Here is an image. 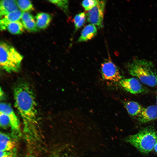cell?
I'll list each match as a JSON object with an SVG mask.
<instances>
[{"instance_id": "obj_1", "label": "cell", "mask_w": 157, "mask_h": 157, "mask_svg": "<svg viewBox=\"0 0 157 157\" xmlns=\"http://www.w3.org/2000/svg\"><path fill=\"white\" fill-rule=\"evenodd\" d=\"M15 105L20 115L26 128L37 124V104L35 94L30 86L22 82L14 90Z\"/></svg>"}, {"instance_id": "obj_2", "label": "cell", "mask_w": 157, "mask_h": 157, "mask_svg": "<svg viewBox=\"0 0 157 157\" xmlns=\"http://www.w3.org/2000/svg\"><path fill=\"white\" fill-rule=\"evenodd\" d=\"M127 68L130 74L142 83L152 87L157 86V72L151 61L134 59L128 64Z\"/></svg>"}, {"instance_id": "obj_3", "label": "cell", "mask_w": 157, "mask_h": 157, "mask_svg": "<svg viewBox=\"0 0 157 157\" xmlns=\"http://www.w3.org/2000/svg\"><path fill=\"white\" fill-rule=\"evenodd\" d=\"M126 140L141 152L148 153L154 149L157 142V132L153 128H145Z\"/></svg>"}, {"instance_id": "obj_4", "label": "cell", "mask_w": 157, "mask_h": 157, "mask_svg": "<svg viewBox=\"0 0 157 157\" xmlns=\"http://www.w3.org/2000/svg\"><path fill=\"white\" fill-rule=\"evenodd\" d=\"M23 58V56L11 45L3 41L0 42V65L6 72H18Z\"/></svg>"}, {"instance_id": "obj_5", "label": "cell", "mask_w": 157, "mask_h": 157, "mask_svg": "<svg viewBox=\"0 0 157 157\" xmlns=\"http://www.w3.org/2000/svg\"><path fill=\"white\" fill-rule=\"evenodd\" d=\"M101 70L102 77L105 80L116 82L121 80L118 67L110 59H106L101 64Z\"/></svg>"}, {"instance_id": "obj_6", "label": "cell", "mask_w": 157, "mask_h": 157, "mask_svg": "<svg viewBox=\"0 0 157 157\" xmlns=\"http://www.w3.org/2000/svg\"><path fill=\"white\" fill-rule=\"evenodd\" d=\"M106 2L99 1L98 3L89 10L86 15L88 21L91 24L95 25L99 28L103 26V19Z\"/></svg>"}, {"instance_id": "obj_7", "label": "cell", "mask_w": 157, "mask_h": 157, "mask_svg": "<svg viewBox=\"0 0 157 157\" xmlns=\"http://www.w3.org/2000/svg\"><path fill=\"white\" fill-rule=\"evenodd\" d=\"M0 112L5 114L8 116L9 119L10 126L12 130L15 133H19V122L10 106L5 103H1Z\"/></svg>"}, {"instance_id": "obj_8", "label": "cell", "mask_w": 157, "mask_h": 157, "mask_svg": "<svg viewBox=\"0 0 157 157\" xmlns=\"http://www.w3.org/2000/svg\"><path fill=\"white\" fill-rule=\"evenodd\" d=\"M119 83L125 90L131 94L140 93L146 91L145 88L138 80L134 78L121 79Z\"/></svg>"}, {"instance_id": "obj_9", "label": "cell", "mask_w": 157, "mask_h": 157, "mask_svg": "<svg viewBox=\"0 0 157 157\" xmlns=\"http://www.w3.org/2000/svg\"><path fill=\"white\" fill-rule=\"evenodd\" d=\"M157 119V106L151 105L143 109L138 116V120L141 123H145Z\"/></svg>"}, {"instance_id": "obj_10", "label": "cell", "mask_w": 157, "mask_h": 157, "mask_svg": "<svg viewBox=\"0 0 157 157\" xmlns=\"http://www.w3.org/2000/svg\"><path fill=\"white\" fill-rule=\"evenodd\" d=\"M24 12L18 10L11 12L6 15L0 21V28L1 31L5 30L8 25L10 23L19 21L22 18Z\"/></svg>"}, {"instance_id": "obj_11", "label": "cell", "mask_w": 157, "mask_h": 157, "mask_svg": "<svg viewBox=\"0 0 157 157\" xmlns=\"http://www.w3.org/2000/svg\"><path fill=\"white\" fill-rule=\"evenodd\" d=\"M15 143L13 140L7 134L0 132V151H14Z\"/></svg>"}, {"instance_id": "obj_12", "label": "cell", "mask_w": 157, "mask_h": 157, "mask_svg": "<svg viewBox=\"0 0 157 157\" xmlns=\"http://www.w3.org/2000/svg\"><path fill=\"white\" fill-rule=\"evenodd\" d=\"M18 9L16 0H1L0 1V17L18 10Z\"/></svg>"}, {"instance_id": "obj_13", "label": "cell", "mask_w": 157, "mask_h": 157, "mask_svg": "<svg viewBox=\"0 0 157 157\" xmlns=\"http://www.w3.org/2000/svg\"><path fill=\"white\" fill-rule=\"evenodd\" d=\"M97 33V28L96 26L92 24H88L83 29L78 42H84L90 40L96 35Z\"/></svg>"}, {"instance_id": "obj_14", "label": "cell", "mask_w": 157, "mask_h": 157, "mask_svg": "<svg viewBox=\"0 0 157 157\" xmlns=\"http://www.w3.org/2000/svg\"><path fill=\"white\" fill-rule=\"evenodd\" d=\"M21 19L24 27L26 30L31 32H36L38 31L34 18L29 13L24 12Z\"/></svg>"}, {"instance_id": "obj_15", "label": "cell", "mask_w": 157, "mask_h": 157, "mask_svg": "<svg viewBox=\"0 0 157 157\" xmlns=\"http://www.w3.org/2000/svg\"><path fill=\"white\" fill-rule=\"evenodd\" d=\"M35 17L37 27L42 29H45L48 26L52 19L50 15L44 12L38 13Z\"/></svg>"}, {"instance_id": "obj_16", "label": "cell", "mask_w": 157, "mask_h": 157, "mask_svg": "<svg viewBox=\"0 0 157 157\" xmlns=\"http://www.w3.org/2000/svg\"><path fill=\"white\" fill-rule=\"evenodd\" d=\"M124 104L128 113L133 116H138L143 109L139 104L133 101H124Z\"/></svg>"}, {"instance_id": "obj_17", "label": "cell", "mask_w": 157, "mask_h": 157, "mask_svg": "<svg viewBox=\"0 0 157 157\" xmlns=\"http://www.w3.org/2000/svg\"><path fill=\"white\" fill-rule=\"evenodd\" d=\"M10 33L13 34H22L24 31V26L20 21H17L9 23L7 28Z\"/></svg>"}, {"instance_id": "obj_18", "label": "cell", "mask_w": 157, "mask_h": 157, "mask_svg": "<svg viewBox=\"0 0 157 157\" xmlns=\"http://www.w3.org/2000/svg\"><path fill=\"white\" fill-rule=\"evenodd\" d=\"M85 19L86 15L84 12L80 13L75 16L73 19L75 31H76L83 25Z\"/></svg>"}, {"instance_id": "obj_19", "label": "cell", "mask_w": 157, "mask_h": 157, "mask_svg": "<svg viewBox=\"0 0 157 157\" xmlns=\"http://www.w3.org/2000/svg\"><path fill=\"white\" fill-rule=\"evenodd\" d=\"M16 1L18 7L22 12H27L33 10L34 9L30 1L19 0Z\"/></svg>"}, {"instance_id": "obj_20", "label": "cell", "mask_w": 157, "mask_h": 157, "mask_svg": "<svg viewBox=\"0 0 157 157\" xmlns=\"http://www.w3.org/2000/svg\"><path fill=\"white\" fill-rule=\"evenodd\" d=\"M49 2L55 4L66 13L68 12L69 2L67 0H49Z\"/></svg>"}, {"instance_id": "obj_21", "label": "cell", "mask_w": 157, "mask_h": 157, "mask_svg": "<svg viewBox=\"0 0 157 157\" xmlns=\"http://www.w3.org/2000/svg\"><path fill=\"white\" fill-rule=\"evenodd\" d=\"M99 0H87L83 1L82 2V5L86 10H90L99 2Z\"/></svg>"}, {"instance_id": "obj_22", "label": "cell", "mask_w": 157, "mask_h": 157, "mask_svg": "<svg viewBox=\"0 0 157 157\" xmlns=\"http://www.w3.org/2000/svg\"><path fill=\"white\" fill-rule=\"evenodd\" d=\"M0 124L2 128H7L10 126L9 118L5 114L0 112Z\"/></svg>"}, {"instance_id": "obj_23", "label": "cell", "mask_w": 157, "mask_h": 157, "mask_svg": "<svg viewBox=\"0 0 157 157\" xmlns=\"http://www.w3.org/2000/svg\"><path fill=\"white\" fill-rule=\"evenodd\" d=\"M0 157H15L14 151H0Z\"/></svg>"}, {"instance_id": "obj_24", "label": "cell", "mask_w": 157, "mask_h": 157, "mask_svg": "<svg viewBox=\"0 0 157 157\" xmlns=\"http://www.w3.org/2000/svg\"><path fill=\"white\" fill-rule=\"evenodd\" d=\"M53 157H73L71 155L67 153L60 154Z\"/></svg>"}, {"instance_id": "obj_25", "label": "cell", "mask_w": 157, "mask_h": 157, "mask_svg": "<svg viewBox=\"0 0 157 157\" xmlns=\"http://www.w3.org/2000/svg\"><path fill=\"white\" fill-rule=\"evenodd\" d=\"M154 151H155L156 153H157V142L154 146Z\"/></svg>"}, {"instance_id": "obj_26", "label": "cell", "mask_w": 157, "mask_h": 157, "mask_svg": "<svg viewBox=\"0 0 157 157\" xmlns=\"http://www.w3.org/2000/svg\"><path fill=\"white\" fill-rule=\"evenodd\" d=\"M156 104L157 105V96H156Z\"/></svg>"}]
</instances>
